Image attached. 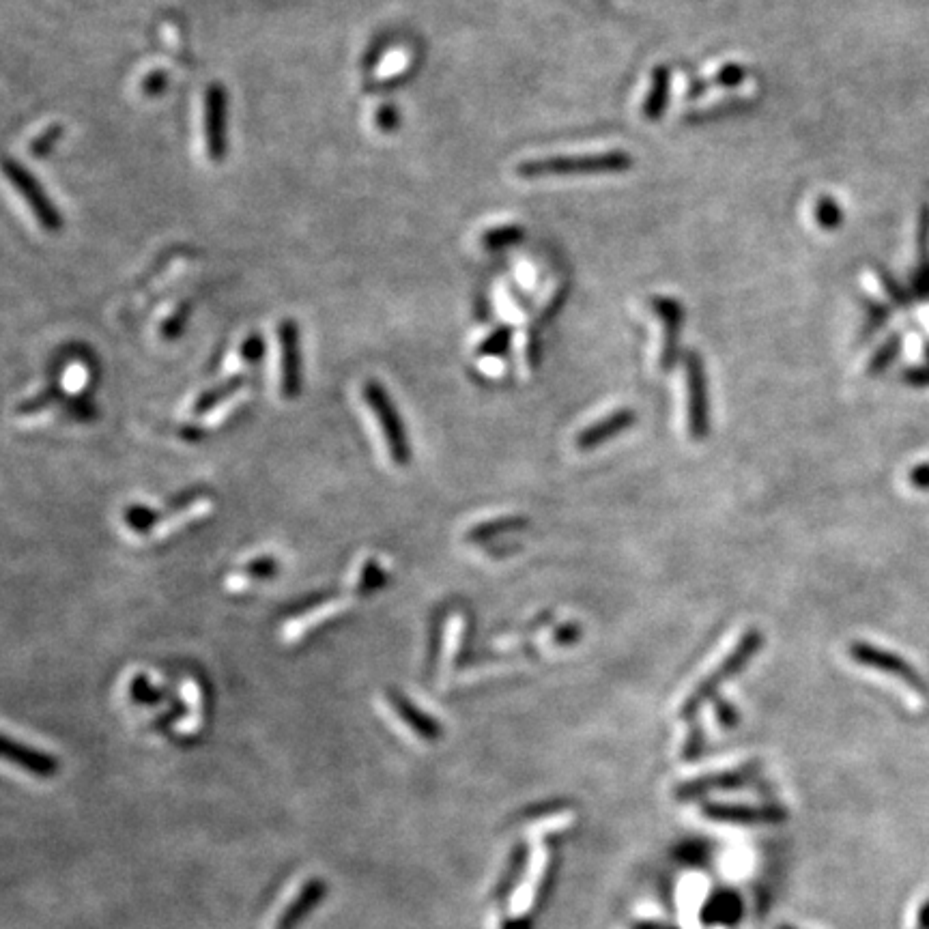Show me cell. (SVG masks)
Segmentation results:
<instances>
[{"label":"cell","mask_w":929,"mask_h":929,"mask_svg":"<svg viewBox=\"0 0 929 929\" xmlns=\"http://www.w3.org/2000/svg\"><path fill=\"white\" fill-rule=\"evenodd\" d=\"M762 646H764V635L760 628H749V631L742 635L740 641L732 648V652L725 656V661L714 669L708 678L699 682L693 689V693L684 699V704L680 708V719L684 721L693 719L695 714L702 710V706H706V702H710V699L717 695L721 684L736 678L740 671L751 663L753 656L762 650Z\"/></svg>","instance_id":"1"},{"label":"cell","mask_w":929,"mask_h":929,"mask_svg":"<svg viewBox=\"0 0 929 929\" xmlns=\"http://www.w3.org/2000/svg\"><path fill=\"white\" fill-rule=\"evenodd\" d=\"M633 166V157L626 151H607L579 157H547V160H530L517 166V175L523 179L540 177H570V175H603L622 173Z\"/></svg>","instance_id":"2"},{"label":"cell","mask_w":929,"mask_h":929,"mask_svg":"<svg viewBox=\"0 0 929 929\" xmlns=\"http://www.w3.org/2000/svg\"><path fill=\"white\" fill-rule=\"evenodd\" d=\"M364 400L381 426V435H383L385 446H388L392 461L400 467L409 465L411 461L409 439L405 433L403 420H400L398 409L394 407L388 390H385L379 381H368L364 385Z\"/></svg>","instance_id":"3"},{"label":"cell","mask_w":929,"mask_h":929,"mask_svg":"<svg viewBox=\"0 0 929 929\" xmlns=\"http://www.w3.org/2000/svg\"><path fill=\"white\" fill-rule=\"evenodd\" d=\"M3 168H5L7 179L13 183V188L20 192L28 209L33 211V216L37 218L39 226L44 228L46 233H59L63 228V216L52 203V198L46 194L44 185L33 177L31 170H28L24 164H20L18 160H11V157H7Z\"/></svg>","instance_id":"4"},{"label":"cell","mask_w":929,"mask_h":929,"mask_svg":"<svg viewBox=\"0 0 929 929\" xmlns=\"http://www.w3.org/2000/svg\"><path fill=\"white\" fill-rule=\"evenodd\" d=\"M686 370V407H689V435L693 441H704L710 435V400H708V379L702 357L697 353H686L684 357Z\"/></svg>","instance_id":"5"},{"label":"cell","mask_w":929,"mask_h":929,"mask_svg":"<svg viewBox=\"0 0 929 929\" xmlns=\"http://www.w3.org/2000/svg\"><path fill=\"white\" fill-rule=\"evenodd\" d=\"M205 145L211 162L222 164L228 155V93L220 82L205 91Z\"/></svg>","instance_id":"6"},{"label":"cell","mask_w":929,"mask_h":929,"mask_svg":"<svg viewBox=\"0 0 929 929\" xmlns=\"http://www.w3.org/2000/svg\"><path fill=\"white\" fill-rule=\"evenodd\" d=\"M280 340V392L287 400L297 398L302 390V347H299V327L287 319L278 327Z\"/></svg>","instance_id":"7"},{"label":"cell","mask_w":929,"mask_h":929,"mask_svg":"<svg viewBox=\"0 0 929 929\" xmlns=\"http://www.w3.org/2000/svg\"><path fill=\"white\" fill-rule=\"evenodd\" d=\"M702 813L708 820L727 822V824H777L788 818V811L779 805L749 807V805L710 803V805H704Z\"/></svg>","instance_id":"8"},{"label":"cell","mask_w":929,"mask_h":929,"mask_svg":"<svg viewBox=\"0 0 929 929\" xmlns=\"http://www.w3.org/2000/svg\"><path fill=\"white\" fill-rule=\"evenodd\" d=\"M757 775V764L742 766L736 770H727V773H714L710 777H699L691 779L686 783H680L676 788V798L680 800H691L697 796H704L714 790H736V788H745V785L751 783Z\"/></svg>","instance_id":"9"},{"label":"cell","mask_w":929,"mask_h":929,"mask_svg":"<svg viewBox=\"0 0 929 929\" xmlns=\"http://www.w3.org/2000/svg\"><path fill=\"white\" fill-rule=\"evenodd\" d=\"M850 656L859 665L874 667L878 671H884V674L897 676L899 680H904V682H908L912 686H917V689H921L919 676L914 674V669H910V665L904 659H899L897 654H891V652H886L882 648L871 646V643L854 641L850 646Z\"/></svg>","instance_id":"10"},{"label":"cell","mask_w":929,"mask_h":929,"mask_svg":"<svg viewBox=\"0 0 929 929\" xmlns=\"http://www.w3.org/2000/svg\"><path fill=\"white\" fill-rule=\"evenodd\" d=\"M635 422H637V416H635L633 409H618V411H613L611 416H607L605 420H598L592 426L583 428V431L575 439V446L581 452H590V450H594L598 446H603V443H607L609 439L622 435Z\"/></svg>","instance_id":"11"},{"label":"cell","mask_w":929,"mask_h":929,"mask_svg":"<svg viewBox=\"0 0 929 929\" xmlns=\"http://www.w3.org/2000/svg\"><path fill=\"white\" fill-rule=\"evenodd\" d=\"M652 308L656 310V314H659L663 327H665L661 368L667 373V370L674 368L678 362V336H680V325H682V306L671 297H654Z\"/></svg>","instance_id":"12"},{"label":"cell","mask_w":929,"mask_h":929,"mask_svg":"<svg viewBox=\"0 0 929 929\" xmlns=\"http://www.w3.org/2000/svg\"><path fill=\"white\" fill-rule=\"evenodd\" d=\"M388 704L390 708L398 714V719L403 721L413 734H418L426 742H435L441 736V725L431 717V714L422 712L416 704L409 702V699L396 691H388Z\"/></svg>","instance_id":"13"},{"label":"cell","mask_w":929,"mask_h":929,"mask_svg":"<svg viewBox=\"0 0 929 929\" xmlns=\"http://www.w3.org/2000/svg\"><path fill=\"white\" fill-rule=\"evenodd\" d=\"M3 755L7 757L9 762L13 764H18L20 768L28 770V773H33L37 777H52L56 773V768H59V764H56L54 757L46 755V753H39L31 747H24L20 745V742H13L11 738H3Z\"/></svg>","instance_id":"14"},{"label":"cell","mask_w":929,"mask_h":929,"mask_svg":"<svg viewBox=\"0 0 929 929\" xmlns=\"http://www.w3.org/2000/svg\"><path fill=\"white\" fill-rule=\"evenodd\" d=\"M527 525H530V521H527L525 517H502V519L484 521V523L471 527V530L467 532V542H474V545H478V542H487L497 536L525 530Z\"/></svg>","instance_id":"15"},{"label":"cell","mask_w":929,"mask_h":929,"mask_svg":"<svg viewBox=\"0 0 929 929\" xmlns=\"http://www.w3.org/2000/svg\"><path fill=\"white\" fill-rule=\"evenodd\" d=\"M244 385H246V377L237 375V377H231L228 381L216 385V388L203 392L194 403V413H196V416H207L209 411H213L218 405H222L224 400L231 398L235 392H239L241 388H244Z\"/></svg>","instance_id":"16"},{"label":"cell","mask_w":929,"mask_h":929,"mask_svg":"<svg viewBox=\"0 0 929 929\" xmlns=\"http://www.w3.org/2000/svg\"><path fill=\"white\" fill-rule=\"evenodd\" d=\"M667 95H669V69L667 67H656L652 74V89L646 97V104H643V114L650 121H656L663 114L667 106Z\"/></svg>","instance_id":"17"},{"label":"cell","mask_w":929,"mask_h":929,"mask_svg":"<svg viewBox=\"0 0 929 929\" xmlns=\"http://www.w3.org/2000/svg\"><path fill=\"white\" fill-rule=\"evenodd\" d=\"M63 134H65V127L61 123H52L46 127L44 132L33 138L28 149H31L33 157H37V160H44V157H48L56 149V145H59Z\"/></svg>","instance_id":"18"},{"label":"cell","mask_w":929,"mask_h":929,"mask_svg":"<svg viewBox=\"0 0 929 929\" xmlns=\"http://www.w3.org/2000/svg\"><path fill=\"white\" fill-rule=\"evenodd\" d=\"M523 235H525V231L519 226L491 228V231H487L482 235V246L489 248V250H499V248H506V246H512V244H519V241L523 239Z\"/></svg>","instance_id":"19"},{"label":"cell","mask_w":929,"mask_h":929,"mask_svg":"<svg viewBox=\"0 0 929 929\" xmlns=\"http://www.w3.org/2000/svg\"><path fill=\"white\" fill-rule=\"evenodd\" d=\"M157 519H160V514H157L153 508L142 506V504H134L125 510V523L136 534L151 532Z\"/></svg>","instance_id":"20"},{"label":"cell","mask_w":929,"mask_h":929,"mask_svg":"<svg viewBox=\"0 0 929 929\" xmlns=\"http://www.w3.org/2000/svg\"><path fill=\"white\" fill-rule=\"evenodd\" d=\"M899 349H902V336L895 334V336H891L889 340L884 342V345L874 353V357H871L867 373H869V375L884 373V370L889 368V364L897 357Z\"/></svg>","instance_id":"21"},{"label":"cell","mask_w":929,"mask_h":929,"mask_svg":"<svg viewBox=\"0 0 929 929\" xmlns=\"http://www.w3.org/2000/svg\"><path fill=\"white\" fill-rule=\"evenodd\" d=\"M816 220L822 228H826V231H835V228L841 226V220H843V213L837 205V200L831 198V196H822L818 200V207H816Z\"/></svg>","instance_id":"22"},{"label":"cell","mask_w":929,"mask_h":929,"mask_svg":"<svg viewBox=\"0 0 929 929\" xmlns=\"http://www.w3.org/2000/svg\"><path fill=\"white\" fill-rule=\"evenodd\" d=\"M383 583H385V570L381 568L379 562L370 560V562H366V566H364V570H362V575H360V581H357L355 592L360 594V596H366V594H370V592L379 590Z\"/></svg>","instance_id":"23"},{"label":"cell","mask_w":929,"mask_h":929,"mask_svg":"<svg viewBox=\"0 0 929 929\" xmlns=\"http://www.w3.org/2000/svg\"><path fill=\"white\" fill-rule=\"evenodd\" d=\"M704 749H706V734L702 730V725L691 723L689 736H686L684 749H682V760L684 762H697L699 757H702Z\"/></svg>","instance_id":"24"},{"label":"cell","mask_w":929,"mask_h":929,"mask_svg":"<svg viewBox=\"0 0 929 929\" xmlns=\"http://www.w3.org/2000/svg\"><path fill=\"white\" fill-rule=\"evenodd\" d=\"M276 573H278V562L269 555L256 557V560H252L246 566L239 568V575L252 577V579H269V577H274Z\"/></svg>","instance_id":"25"},{"label":"cell","mask_w":929,"mask_h":929,"mask_svg":"<svg viewBox=\"0 0 929 929\" xmlns=\"http://www.w3.org/2000/svg\"><path fill=\"white\" fill-rule=\"evenodd\" d=\"M714 717L725 732H732L740 725V712L732 706V702L721 697H714Z\"/></svg>","instance_id":"26"},{"label":"cell","mask_w":929,"mask_h":929,"mask_svg":"<svg viewBox=\"0 0 929 929\" xmlns=\"http://www.w3.org/2000/svg\"><path fill=\"white\" fill-rule=\"evenodd\" d=\"M510 338H512L510 327H499V330H495L478 347V355H499V353H504L508 349V345H510Z\"/></svg>","instance_id":"27"},{"label":"cell","mask_w":929,"mask_h":929,"mask_svg":"<svg viewBox=\"0 0 929 929\" xmlns=\"http://www.w3.org/2000/svg\"><path fill=\"white\" fill-rule=\"evenodd\" d=\"M375 125L383 134H394L400 127V112L394 104H383L375 110Z\"/></svg>","instance_id":"28"},{"label":"cell","mask_w":929,"mask_h":929,"mask_svg":"<svg viewBox=\"0 0 929 929\" xmlns=\"http://www.w3.org/2000/svg\"><path fill=\"white\" fill-rule=\"evenodd\" d=\"M317 897H319V886H310V889H308L306 893H302V899H299V904H297L295 908L291 906V908H289V912L284 914V917H282V921H280V925H278V927H280V929H287V927L295 925V923L299 921V917H302V912H299V910L306 908L308 904L312 906V904H314V899H317Z\"/></svg>","instance_id":"29"},{"label":"cell","mask_w":929,"mask_h":929,"mask_svg":"<svg viewBox=\"0 0 929 929\" xmlns=\"http://www.w3.org/2000/svg\"><path fill=\"white\" fill-rule=\"evenodd\" d=\"M168 89V74L162 69H153L151 74L145 76V80H142V93H145L147 97H160L164 95Z\"/></svg>","instance_id":"30"},{"label":"cell","mask_w":929,"mask_h":929,"mask_svg":"<svg viewBox=\"0 0 929 929\" xmlns=\"http://www.w3.org/2000/svg\"><path fill=\"white\" fill-rule=\"evenodd\" d=\"M263 355H265L263 336L261 334H250L244 340V345H241V357H244V360L250 362V364H256V362L263 360Z\"/></svg>","instance_id":"31"},{"label":"cell","mask_w":929,"mask_h":929,"mask_svg":"<svg viewBox=\"0 0 929 929\" xmlns=\"http://www.w3.org/2000/svg\"><path fill=\"white\" fill-rule=\"evenodd\" d=\"M912 289L921 299H929V250L921 252V267L917 274H914Z\"/></svg>","instance_id":"32"},{"label":"cell","mask_w":929,"mask_h":929,"mask_svg":"<svg viewBox=\"0 0 929 929\" xmlns=\"http://www.w3.org/2000/svg\"><path fill=\"white\" fill-rule=\"evenodd\" d=\"M54 400H56V390H46V392L37 394L35 398L26 400V403H22L18 407V411L22 413V416H33V413H39V411H44L46 407H50Z\"/></svg>","instance_id":"33"},{"label":"cell","mask_w":929,"mask_h":929,"mask_svg":"<svg viewBox=\"0 0 929 929\" xmlns=\"http://www.w3.org/2000/svg\"><path fill=\"white\" fill-rule=\"evenodd\" d=\"M581 637H583L581 626L577 622H568V624H562L553 633V643L555 646H575L577 641H581Z\"/></svg>","instance_id":"34"},{"label":"cell","mask_w":929,"mask_h":929,"mask_svg":"<svg viewBox=\"0 0 929 929\" xmlns=\"http://www.w3.org/2000/svg\"><path fill=\"white\" fill-rule=\"evenodd\" d=\"M190 317V308L188 306H181L173 317H170L166 323H164V338H177L181 332H183V327H185V321H188Z\"/></svg>","instance_id":"35"},{"label":"cell","mask_w":929,"mask_h":929,"mask_svg":"<svg viewBox=\"0 0 929 929\" xmlns=\"http://www.w3.org/2000/svg\"><path fill=\"white\" fill-rule=\"evenodd\" d=\"M745 78H747V69L742 65H725L714 80L723 84V87H736V84H740Z\"/></svg>","instance_id":"36"},{"label":"cell","mask_w":929,"mask_h":929,"mask_svg":"<svg viewBox=\"0 0 929 929\" xmlns=\"http://www.w3.org/2000/svg\"><path fill=\"white\" fill-rule=\"evenodd\" d=\"M886 319H889V310H886L884 306H871L869 308V321L865 325L863 338H869L876 330H880Z\"/></svg>","instance_id":"37"},{"label":"cell","mask_w":929,"mask_h":929,"mask_svg":"<svg viewBox=\"0 0 929 929\" xmlns=\"http://www.w3.org/2000/svg\"><path fill=\"white\" fill-rule=\"evenodd\" d=\"M132 695L138 699V702H157V699H160V693L153 691L151 686L147 684V678H136L134 684H132Z\"/></svg>","instance_id":"38"},{"label":"cell","mask_w":929,"mask_h":929,"mask_svg":"<svg viewBox=\"0 0 929 929\" xmlns=\"http://www.w3.org/2000/svg\"><path fill=\"white\" fill-rule=\"evenodd\" d=\"M910 482L914 484V487H919V489H925L929 487V467L923 465V467H917L910 474Z\"/></svg>","instance_id":"39"},{"label":"cell","mask_w":929,"mask_h":929,"mask_svg":"<svg viewBox=\"0 0 929 929\" xmlns=\"http://www.w3.org/2000/svg\"><path fill=\"white\" fill-rule=\"evenodd\" d=\"M385 46H388V41H381V44H379V41H377V44L368 50L366 59H364V65H366V67H373V65H377V61L381 59L383 52H385Z\"/></svg>","instance_id":"40"},{"label":"cell","mask_w":929,"mask_h":929,"mask_svg":"<svg viewBox=\"0 0 929 929\" xmlns=\"http://www.w3.org/2000/svg\"><path fill=\"white\" fill-rule=\"evenodd\" d=\"M914 929H929V897L923 902L917 914V923H914Z\"/></svg>","instance_id":"41"},{"label":"cell","mask_w":929,"mask_h":929,"mask_svg":"<svg viewBox=\"0 0 929 929\" xmlns=\"http://www.w3.org/2000/svg\"><path fill=\"white\" fill-rule=\"evenodd\" d=\"M906 381L914 385H925L929 383V368L923 370H912V373H906Z\"/></svg>","instance_id":"42"},{"label":"cell","mask_w":929,"mask_h":929,"mask_svg":"<svg viewBox=\"0 0 929 929\" xmlns=\"http://www.w3.org/2000/svg\"><path fill=\"white\" fill-rule=\"evenodd\" d=\"M779 929H798V927H792V925H781Z\"/></svg>","instance_id":"43"}]
</instances>
